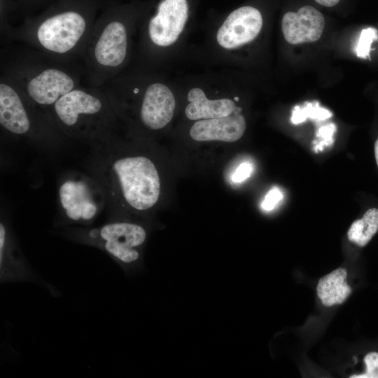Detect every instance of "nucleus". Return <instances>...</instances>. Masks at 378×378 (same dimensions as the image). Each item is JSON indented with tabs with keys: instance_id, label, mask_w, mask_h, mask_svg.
I'll return each instance as SVG.
<instances>
[{
	"instance_id": "obj_6",
	"label": "nucleus",
	"mask_w": 378,
	"mask_h": 378,
	"mask_svg": "<svg viewBox=\"0 0 378 378\" xmlns=\"http://www.w3.org/2000/svg\"><path fill=\"white\" fill-rule=\"evenodd\" d=\"M90 184L84 179L69 178L59 188V204L65 216L74 222H88L98 213L99 205Z\"/></svg>"
},
{
	"instance_id": "obj_9",
	"label": "nucleus",
	"mask_w": 378,
	"mask_h": 378,
	"mask_svg": "<svg viewBox=\"0 0 378 378\" xmlns=\"http://www.w3.org/2000/svg\"><path fill=\"white\" fill-rule=\"evenodd\" d=\"M246 127L241 108L224 117L197 120L189 134L196 141L234 142L244 135Z\"/></svg>"
},
{
	"instance_id": "obj_21",
	"label": "nucleus",
	"mask_w": 378,
	"mask_h": 378,
	"mask_svg": "<svg viewBox=\"0 0 378 378\" xmlns=\"http://www.w3.org/2000/svg\"><path fill=\"white\" fill-rule=\"evenodd\" d=\"M252 171L253 166L251 163L242 162L234 171L232 180L234 183H241L251 175Z\"/></svg>"
},
{
	"instance_id": "obj_12",
	"label": "nucleus",
	"mask_w": 378,
	"mask_h": 378,
	"mask_svg": "<svg viewBox=\"0 0 378 378\" xmlns=\"http://www.w3.org/2000/svg\"><path fill=\"white\" fill-rule=\"evenodd\" d=\"M127 50L126 28L122 23L113 21L102 32L95 46L94 56L101 65L115 67L125 61Z\"/></svg>"
},
{
	"instance_id": "obj_1",
	"label": "nucleus",
	"mask_w": 378,
	"mask_h": 378,
	"mask_svg": "<svg viewBox=\"0 0 378 378\" xmlns=\"http://www.w3.org/2000/svg\"><path fill=\"white\" fill-rule=\"evenodd\" d=\"M111 169L121 195L132 208L146 211L156 204L160 181L149 158L142 155L121 158L114 160Z\"/></svg>"
},
{
	"instance_id": "obj_7",
	"label": "nucleus",
	"mask_w": 378,
	"mask_h": 378,
	"mask_svg": "<svg viewBox=\"0 0 378 378\" xmlns=\"http://www.w3.org/2000/svg\"><path fill=\"white\" fill-rule=\"evenodd\" d=\"M176 106L172 88L163 82H153L147 86L143 96L140 108L141 122L150 130H161L172 120Z\"/></svg>"
},
{
	"instance_id": "obj_15",
	"label": "nucleus",
	"mask_w": 378,
	"mask_h": 378,
	"mask_svg": "<svg viewBox=\"0 0 378 378\" xmlns=\"http://www.w3.org/2000/svg\"><path fill=\"white\" fill-rule=\"evenodd\" d=\"M347 272L340 267L320 279L316 293L322 304L326 307L343 303L351 293V288L346 281Z\"/></svg>"
},
{
	"instance_id": "obj_20",
	"label": "nucleus",
	"mask_w": 378,
	"mask_h": 378,
	"mask_svg": "<svg viewBox=\"0 0 378 378\" xmlns=\"http://www.w3.org/2000/svg\"><path fill=\"white\" fill-rule=\"evenodd\" d=\"M283 195L279 188L271 189L266 195L262 203V208L265 211L272 210L282 199Z\"/></svg>"
},
{
	"instance_id": "obj_8",
	"label": "nucleus",
	"mask_w": 378,
	"mask_h": 378,
	"mask_svg": "<svg viewBox=\"0 0 378 378\" xmlns=\"http://www.w3.org/2000/svg\"><path fill=\"white\" fill-rule=\"evenodd\" d=\"M324 25L323 15L311 6H303L297 13L287 12L281 20L284 38L290 44L316 41L321 36Z\"/></svg>"
},
{
	"instance_id": "obj_2",
	"label": "nucleus",
	"mask_w": 378,
	"mask_h": 378,
	"mask_svg": "<svg viewBox=\"0 0 378 378\" xmlns=\"http://www.w3.org/2000/svg\"><path fill=\"white\" fill-rule=\"evenodd\" d=\"M90 237L115 259L131 263L139 259L136 248L145 241L146 232L143 227L136 224L113 222L91 230Z\"/></svg>"
},
{
	"instance_id": "obj_11",
	"label": "nucleus",
	"mask_w": 378,
	"mask_h": 378,
	"mask_svg": "<svg viewBox=\"0 0 378 378\" xmlns=\"http://www.w3.org/2000/svg\"><path fill=\"white\" fill-rule=\"evenodd\" d=\"M187 100L185 115L194 121L227 116L241 108L235 103L237 97L209 98L200 85L190 88Z\"/></svg>"
},
{
	"instance_id": "obj_4",
	"label": "nucleus",
	"mask_w": 378,
	"mask_h": 378,
	"mask_svg": "<svg viewBox=\"0 0 378 378\" xmlns=\"http://www.w3.org/2000/svg\"><path fill=\"white\" fill-rule=\"evenodd\" d=\"M262 24L259 10L249 6L239 7L231 12L216 31V44L226 52L238 50L257 38Z\"/></svg>"
},
{
	"instance_id": "obj_16",
	"label": "nucleus",
	"mask_w": 378,
	"mask_h": 378,
	"mask_svg": "<svg viewBox=\"0 0 378 378\" xmlns=\"http://www.w3.org/2000/svg\"><path fill=\"white\" fill-rule=\"evenodd\" d=\"M378 231V209H368L360 219L351 225L347 237L350 241L358 246H366Z\"/></svg>"
},
{
	"instance_id": "obj_25",
	"label": "nucleus",
	"mask_w": 378,
	"mask_h": 378,
	"mask_svg": "<svg viewBox=\"0 0 378 378\" xmlns=\"http://www.w3.org/2000/svg\"><path fill=\"white\" fill-rule=\"evenodd\" d=\"M354 362L356 363L357 360H356V356L354 357Z\"/></svg>"
},
{
	"instance_id": "obj_3",
	"label": "nucleus",
	"mask_w": 378,
	"mask_h": 378,
	"mask_svg": "<svg viewBox=\"0 0 378 378\" xmlns=\"http://www.w3.org/2000/svg\"><path fill=\"white\" fill-rule=\"evenodd\" d=\"M189 16L187 0H161L148 25L150 41L156 48H173L182 38Z\"/></svg>"
},
{
	"instance_id": "obj_13",
	"label": "nucleus",
	"mask_w": 378,
	"mask_h": 378,
	"mask_svg": "<svg viewBox=\"0 0 378 378\" xmlns=\"http://www.w3.org/2000/svg\"><path fill=\"white\" fill-rule=\"evenodd\" d=\"M102 107L99 98L78 89H73L54 104L57 118L69 127L75 125L83 116L98 113Z\"/></svg>"
},
{
	"instance_id": "obj_17",
	"label": "nucleus",
	"mask_w": 378,
	"mask_h": 378,
	"mask_svg": "<svg viewBox=\"0 0 378 378\" xmlns=\"http://www.w3.org/2000/svg\"><path fill=\"white\" fill-rule=\"evenodd\" d=\"M332 116L328 110L322 108L318 103H307L303 106H296L292 111L291 122L293 124H299L309 118L312 119L323 120Z\"/></svg>"
},
{
	"instance_id": "obj_5",
	"label": "nucleus",
	"mask_w": 378,
	"mask_h": 378,
	"mask_svg": "<svg viewBox=\"0 0 378 378\" xmlns=\"http://www.w3.org/2000/svg\"><path fill=\"white\" fill-rule=\"evenodd\" d=\"M85 27V20L79 13L64 12L43 21L38 28L37 38L48 50L65 53L78 42Z\"/></svg>"
},
{
	"instance_id": "obj_23",
	"label": "nucleus",
	"mask_w": 378,
	"mask_h": 378,
	"mask_svg": "<svg viewBox=\"0 0 378 378\" xmlns=\"http://www.w3.org/2000/svg\"><path fill=\"white\" fill-rule=\"evenodd\" d=\"M318 4L326 7H332L338 4L340 0H315Z\"/></svg>"
},
{
	"instance_id": "obj_19",
	"label": "nucleus",
	"mask_w": 378,
	"mask_h": 378,
	"mask_svg": "<svg viewBox=\"0 0 378 378\" xmlns=\"http://www.w3.org/2000/svg\"><path fill=\"white\" fill-rule=\"evenodd\" d=\"M366 366L365 372L362 374H352L350 378H378V353L370 352L364 358Z\"/></svg>"
},
{
	"instance_id": "obj_22",
	"label": "nucleus",
	"mask_w": 378,
	"mask_h": 378,
	"mask_svg": "<svg viewBox=\"0 0 378 378\" xmlns=\"http://www.w3.org/2000/svg\"><path fill=\"white\" fill-rule=\"evenodd\" d=\"M336 127L330 123L319 128L317 135L325 140L324 142H329L332 140V136L335 131Z\"/></svg>"
},
{
	"instance_id": "obj_10",
	"label": "nucleus",
	"mask_w": 378,
	"mask_h": 378,
	"mask_svg": "<svg viewBox=\"0 0 378 378\" xmlns=\"http://www.w3.org/2000/svg\"><path fill=\"white\" fill-rule=\"evenodd\" d=\"M74 81L65 72L48 69L33 77L27 83L30 98L41 105H51L74 89Z\"/></svg>"
},
{
	"instance_id": "obj_18",
	"label": "nucleus",
	"mask_w": 378,
	"mask_h": 378,
	"mask_svg": "<svg viewBox=\"0 0 378 378\" xmlns=\"http://www.w3.org/2000/svg\"><path fill=\"white\" fill-rule=\"evenodd\" d=\"M378 38L377 31L373 27L362 30L356 47V55L360 58H366L370 51L373 41Z\"/></svg>"
},
{
	"instance_id": "obj_24",
	"label": "nucleus",
	"mask_w": 378,
	"mask_h": 378,
	"mask_svg": "<svg viewBox=\"0 0 378 378\" xmlns=\"http://www.w3.org/2000/svg\"><path fill=\"white\" fill-rule=\"evenodd\" d=\"M374 155H375L376 162L378 166V139L375 141V144H374Z\"/></svg>"
},
{
	"instance_id": "obj_14",
	"label": "nucleus",
	"mask_w": 378,
	"mask_h": 378,
	"mask_svg": "<svg viewBox=\"0 0 378 378\" xmlns=\"http://www.w3.org/2000/svg\"><path fill=\"white\" fill-rule=\"evenodd\" d=\"M0 123L8 132L23 134L30 129V120L17 92L5 83L0 85Z\"/></svg>"
}]
</instances>
